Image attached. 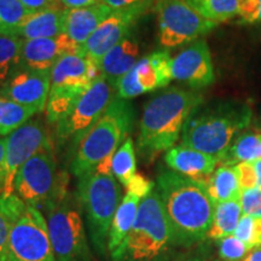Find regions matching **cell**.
Instances as JSON below:
<instances>
[{
  "label": "cell",
  "instance_id": "obj_27",
  "mask_svg": "<svg viewBox=\"0 0 261 261\" xmlns=\"http://www.w3.org/2000/svg\"><path fill=\"white\" fill-rule=\"evenodd\" d=\"M202 17L213 22L223 23L237 17L240 0H185Z\"/></svg>",
  "mask_w": 261,
  "mask_h": 261
},
{
  "label": "cell",
  "instance_id": "obj_34",
  "mask_svg": "<svg viewBox=\"0 0 261 261\" xmlns=\"http://www.w3.org/2000/svg\"><path fill=\"white\" fill-rule=\"evenodd\" d=\"M240 201L243 215L261 218V189L254 188L242 190Z\"/></svg>",
  "mask_w": 261,
  "mask_h": 261
},
{
  "label": "cell",
  "instance_id": "obj_46",
  "mask_svg": "<svg viewBox=\"0 0 261 261\" xmlns=\"http://www.w3.org/2000/svg\"><path fill=\"white\" fill-rule=\"evenodd\" d=\"M260 35H261V32H260Z\"/></svg>",
  "mask_w": 261,
  "mask_h": 261
},
{
  "label": "cell",
  "instance_id": "obj_35",
  "mask_svg": "<svg viewBox=\"0 0 261 261\" xmlns=\"http://www.w3.org/2000/svg\"><path fill=\"white\" fill-rule=\"evenodd\" d=\"M234 169H236L241 190H248V189L257 188V179L255 168H254V163H238V165L234 166Z\"/></svg>",
  "mask_w": 261,
  "mask_h": 261
},
{
  "label": "cell",
  "instance_id": "obj_2",
  "mask_svg": "<svg viewBox=\"0 0 261 261\" xmlns=\"http://www.w3.org/2000/svg\"><path fill=\"white\" fill-rule=\"evenodd\" d=\"M203 103V96L191 90L173 86L146 103L140 120L138 151L146 161L167 151L178 142L192 114Z\"/></svg>",
  "mask_w": 261,
  "mask_h": 261
},
{
  "label": "cell",
  "instance_id": "obj_31",
  "mask_svg": "<svg viewBox=\"0 0 261 261\" xmlns=\"http://www.w3.org/2000/svg\"><path fill=\"white\" fill-rule=\"evenodd\" d=\"M234 236L248 246L249 249L261 246V218L242 215L237 225Z\"/></svg>",
  "mask_w": 261,
  "mask_h": 261
},
{
  "label": "cell",
  "instance_id": "obj_42",
  "mask_svg": "<svg viewBox=\"0 0 261 261\" xmlns=\"http://www.w3.org/2000/svg\"><path fill=\"white\" fill-rule=\"evenodd\" d=\"M242 261H261V246L250 249Z\"/></svg>",
  "mask_w": 261,
  "mask_h": 261
},
{
  "label": "cell",
  "instance_id": "obj_14",
  "mask_svg": "<svg viewBox=\"0 0 261 261\" xmlns=\"http://www.w3.org/2000/svg\"><path fill=\"white\" fill-rule=\"evenodd\" d=\"M155 2L156 0H151L128 8L114 10L83 46L84 56L98 65L107 52L130 34L138 19L149 11Z\"/></svg>",
  "mask_w": 261,
  "mask_h": 261
},
{
  "label": "cell",
  "instance_id": "obj_9",
  "mask_svg": "<svg viewBox=\"0 0 261 261\" xmlns=\"http://www.w3.org/2000/svg\"><path fill=\"white\" fill-rule=\"evenodd\" d=\"M115 87L99 75L85 92L73 110L56 125V137L60 144H68L75 149L103 116L115 98Z\"/></svg>",
  "mask_w": 261,
  "mask_h": 261
},
{
  "label": "cell",
  "instance_id": "obj_40",
  "mask_svg": "<svg viewBox=\"0 0 261 261\" xmlns=\"http://www.w3.org/2000/svg\"><path fill=\"white\" fill-rule=\"evenodd\" d=\"M102 3V0H61L62 6L64 9H80L87 8V6H92Z\"/></svg>",
  "mask_w": 261,
  "mask_h": 261
},
{
  "label": "cell",
  "instance_id": "obj_23",
  "mask_svg": "<svg viewBox=\"0 0 261 261\" xmlns=\"http://www.w3.org/2000/svg\"><path fill=\"white\" fill-rule=\"evenodd\" d=\"M214 204L241 198V187L234 166L220 165L204 182Z\"/></svg>",
  "mask_w": 261,
  "mask_h": 261
},
{
  "label": "cell",
  "instance_id": "obj_22",
  "mask_svg": "<svg viewBox=\"0 0 261 261\" xmlns=\"http://www.w3.org/2000/svg\"><path fill=\"white\" fill-rule=\"evenodd\" d=\"M61 34H64V9H52L33 12L12 33V37L34 40L58 37Z\"/></svg>",
  "mask_w": 261,
  "mask_h": 261
},
{
  "label": "cell",
  "instance_id": "obj_33",
  "mask_svg": "<svg viewBox=\"0 0 261 261\" xmlns=\"http://www.w3.org/2000/svg\"><path fill=\"white\" fill-rule=\"evenodd\" d=\"M237 17L242 24L261 25V0H240Z\"/></svg>",
  "mask_w": 261,
  "mask_h": 261
},
{
  "label": "cell",
  "instance_id": "obj_10",
  "mask_svg": "<svg viewBox=\"0 0 261 261\" xmlns=\"http://www.w3.org/2000/svg\"><path fill=\"white\" fill-rule=\"evenodd\" d=\"M158 38L162 47L191 44L217 27V23L198 15L185 0H156Z\"/></svg>",
  "mask_w": 261,
  "mask_h": 261
},
{
  "label": "cell",
  "instance_id": "obj_30",
  "mask_svg": "<svg viewBox=\"0 0 261 261\" xmlns=\"http://www.w3.org/2000/svg\"><path fill=\"white\" fill-rule=\"evenodd\" d=\"M31 14L19 0H0V35H12Z\"/></svg>",
  "mask_w": 261,
  "mask_h": 261
},
{
  "label": "cell",
  "instance_id": "obj_25",
  "mask_svg": "<svg viewBox=\"0 0 261 261\" xmlns=\"http://www.w3.org/2000/svg\"><path fill=\"white\" fill-rule=\"evenodd\" d=\"M242 215L240 198L215 204L213 221L208 231L207 240L219 241L233 234Z\"/></svg>",
  "mask_w": 261,
  "mask_h": 261
},
{
  "label": "cell",
  "instance_id": "obj_20",
  "mask_svg": "<svg viewBox=\"0 0 261 261\" xmlns=\"http://www.w3.org/2000/svg\"><path fill=\"white\" fill-rule=\"evenodd\" d=\"M113 10L104 3L80 9H64V34L84 46Z\"/></svg>",
  "mask_w": 261,
  "mask_h": 261
},
{
  "label": "cell",
  "instance_id": "obj_4",
  "mask_svg": "<svg viewBox=\"0 0 261 261\" xmlns=\"http://www.w3.org/2000/svg\"><path fill=\"white\" fill-rule=\"evenodd\" d=\"M177 248L156 187L140 202L125 243L113 261H171Z\"/></svg>",
  "mask_w": 261,
  "mask_h": 261
},
{
  "label": "cell",
  "instance_id": "obj_44",
  "mask_svg": "<svg viewBox=\"0 0 261 261\" xmlns=\"http://www.w3.org/2000/svg\"><path fill=\"white\" fill-rule=\"evenodd\" d=\"M255 126H256V128H259V129L261 130V116H259V119L256 120V122H255Z\"/></svg>",
  "mask_w": 261,
  "mask_h": 261
},
{
  "label": "cell",
  "instance_id": "obj_6",
  "mask_svg": "<svg viewBox=\"0 0 261 261\" xmlns=\"http://www.w3.org/2000/svg\"><path fill=\"white\" fill-rule=\"evenodd\" d=\"M77 179L76 201L85 215L90 241L97 254L104 256L114 215L122 201L121 187L113 174L96 171Z\"/></svg>",
  "mask_w": 261,
  "mask_h": 261
},
{
  "label": "cell",
  "instance_id": "obj_41",
  "mask_svg": "<svg viewBox=\"0 0 261 261\" xmlns=\"http://www.w3.org/2000/svg\"><path fill=\"white\" fill-rule=\"evenodd\" d=\"M5 151H6V137H0V191H2L3 181H4Z\"/></svg>",
  "mask_w": 261,
  "mask_h": 261
},
{
  "label": "cell",
  "instance_id": "obj_29",
  "mask_svg": "<svg viewBox=\"0 0 261 261\" xmlns=\"http://www.w3.org/2000/svg\"><path fill=\"white\" fill-rule=\"evenodd\" d=\"M113 174L122 187L127 188L137 174L135 144L130 137L120 145L113 158Z\"/></svg>",
  "mask_w": 261,
  "mask_h": 261
},
{
  "label": "cell",
  "instance_id": "obj_24",
  "mask_svg": "<svg viewBox=\"0 0 261 261\" xmlns=\"http://www.w3.org/2000/svg\"><path fill=\"white\" fill-rule=\"evenodd\" d=\"M261 160V132L246 129L238 135L220 160L221 165L236 166L243 162H256Z\"/></svg>",
  "mask_w": 261,
  "mask_h": 261
},
{
  "label": "cell",
  "instance_id": "obj_45",
  "mask_svg": "<svg viewBox=\"0 0 261 261\" xmlns=\"http://www.w3.org/2000/svg\"><path fill=\"white\" fill-rule=\"evenodd\" d=\"M173 261H181V260H179V259H175V260H173Z\"/></svg>",
  "mask_w": 261,
  "mask_h": 261
},
{
  "label": "cell",
  "instance_id": "obj_11",
  "mask_svg": "<svg viewBox=\"0 0 261 261\" xmlns=\"http://www.w3.org/2000/svg\"><path fill=\"white\" fill-rule=\"evenodd\" d=\"M54 151L42 150L19 168L15 180V194L32 207H46L61 194Z\"/></svg>",
  "mask_w": 261,
  "mask_h": 261
},
{
  "label": "cell",
  "instance_id": "obj_26",
  "mask_svg": "<svg viewBox=\"0 0 261 261\" xmlns=\"http://www.w3.org/2000/svg\"><path fill=\"white\" fill-rule=\"evenodd\" d=\"M38 113L34 108L25 107L0 96V137H8L25 125Z\"/></svg>",
  "mask_w": 261,
  "mask_h": 261
},
{
  "label": "cell",
  "instance_id": "obj_16",
  "mask_svg": "<svg viewBox=\"0 0 261 261\" xmlns=\"http://www.w3.org/2000/svg\"><path fill=\"white\" fill-rule=\"evenodd\" d=\"M50 90L51 70H35L19 65L2 86L0 96L41 113L46 110Z\"/></svg>",
  "mask_w": 261,
  "mask_h": 261
},
{
  "label": "cell",
  "instance_id": "obj_43",
  "mask_svg": "<svg viewBox=\"0 0 261 261\" xmlns=\"http://www.w3.org/2000/svg\"><path fill=\"white\" fill-rule=\"evenodd\" d=\"M254 163V168H255V173H256V179H257V188L261 189V160L260 161L253 162Z\"/></svg>",
  "mask_w": 261,
  "mask_h": 261
},
{
  "label": "cell",
  "instance_id": "obj_12",
  "mask_svg": "<svg viewBox=\"0 0 261 261\" xmlns=\"http://www.w3.org/2000/svg\"><path fill=\"white\" fill-rule=\"evenodd\" d=\"M51 148L50 136L39 120L28 121L6 137L4 181L0 200H6L15 195V180L19 168L38 152Z\"/></svg>",
  "mask_w": 261,
  "mask_h": 261
},
{
  "label": "cell",
  "instance_id": "obj_17",
  "mask_svg": "<svg viewBox=\"0 0 261 261\" xmlns=\"http://www.w3.org/2000/svg\"><path fill=\"white\" fill-rule=\"evenodd\" d=\"M154 187L155 184L151 180L137 173L136 177L126 188L127 192L122 197V201L120 202L116 213L114 215L109 240H108V252L112 260L120 253L127 236L132 230L137 214H138L140 202Z\"/></svg>",
  "mask_w": 261,
  "mask_h": 261
},
{
  "label": "cell",
  "instance_id": "obj_13",
  "mask_svg": "<svg viewBox=\"0 0 261 261\" xmlns=\"http://www.w3.org/2000/svg\"><path fill=\"white\" fill-rule=\"evenodd\" d=\"M172 80L171 55L168 51H155L137 61L132 69L117 81L116 96L128 100L163 89Z\"/></svg>",
  "mask_w": 261,
  "mask_h": 261
},
{
  "label": "cell",
  "instance_id": "obj_21",
  "mask_svg": "<svg viewBox=\"0 0 261 261\" xmlns=\"http://www.w3.org/2000/svg\"><path fill=\"white\" fill-rule=\"evenodd\" d=\"M139 44L132 34L115 45L98 63L100 75L116 89V84L138 61Z\"/></svg>",
  "mask_w": 261,
  "mask_h": 261
},
{
  "label": "cell",
  "instance_id": "obj_1",
  "mask_svg": "<svg viewBox=\"0 0 261 261\" xmlns=\"http://www.w3.org/2000/svg\"><path fill=\"white\" fill-rule=\"evenodd\" d=\"M155 187L177 248L190 249L205 242L215 204L204 182L184 177L168 168L159 172Z\"/></svg>",
  "mask_w": 261,
  "mask_h": 261
},
{
  "label": "cell",
  "instance_id": "obj_19",
  "mask_svg": "<svg viewBox=\"0 0 261 261\" xmlns=\"http://www.w3.org/2000/svg\"><path fill=\"white\" fill-rule=\"evenodd\" d=\"M165 162L171 171L201 182L208 180L219 163L214 156L184 144L174 145L167 150Z\"/></svg>",
  "mask_w": 261,
  "mask_h": 261
},
{
  "label": "cell",
  "instance_id": "obj_5",
  "mask_svg": "<svg viewBox=\"0 0 261 261\" xmlns=\"http://www.w3.org/2000/svg\"><path fill=\"white\" fill-rule=\"evenodd\" d=\"M135 125V109L127 99L115 96L103 116L84 137L75 151L71 173L80 178L97 168L100 162L115 155L128 138Z\"/></svg>",
  "mask_w": 261,
  "mask_h": 261
},
{
  "label": "cell",
  "instance_id": "obj_37",
  "mask_svg": "<svg viewBox=\"0 0 261 261\" xmlns=\"http://www.w3.org/2000/svg\"><path fill=\"white\" fill-rule=\"evenodd\" d=\"M10 234V221L0 208V261H4Z\"/></svg>",
  "mask_w": 261,
  "mask_h": 261
},
{
  "label": "cell",
  "instance_id": "obj_39",
  "mask_svg": "<svg viewBox=\"0 0 261 261\" xmlns=\"http://www.w3.org/2000/svg\"><path fill=\"white\" fill-rule=\"evenodd\" d=\"M145 2H151V0H102L107 6H109L110 9L113 10H119L123 8H128V6L142 4V3Z\"/></svg>",
  "mask_w": 261,
  "mask_h": 261
},
{
  "label": "cell",
  "instance_id": "obj_18",
  "mask_svg": "<svg viewBox=\"0 0 261 261\" xmlns=\"http://www.w3.org/2000/svg\"><path fill=\"white\" fill-rule=\"evenodd\" d=\"M83 55V46L65 34L54 38L23 40L21 65L35 70H51L52 67L67 55Z\"/></svg>",
  "mask_w": 261,
  "mask_h": 261
},
{
  "label": "cell",
  "instance_id": "obj_32",
  "mask_svg": "<svg viewBox=\"0 0 261 261\" xmlns=\"http://www.w3.org/2000/svg\"><path fill=\"white\" fill-rule=\"evenodd\" d=\"M218 256L221 261H242L249 252V248L244 242L234 236H227L215 241Z\"/></svg>",
  "mask_w": 261,
  "mask_h": 261
},
{
  "label": "cell",
  "instance_id": "obj_36",
  "mask_svg": "<svg viewBox=\"0 0 261 261\" xmlns=\"http://www.w3.org/2000/svg\"><path fill=\"white\" fill-rule=\"evenodd\" d=\"M25 9L32 12L44 11V10L62 9L61 0H19Z\"/></svg>",
  "mask_w": 261,
  "mask_h": 261
},
{
  "label": "cell",
  "instance_id": "obj_28",
  "mask_svg": "<svg viewBox=\"0 0 261 261\" xmlns=\"http://www.w3.org/2000/svg\"><path fill=\"white\" fill-rule=\"evenodd\" d=\"M23 39L0 35V85H4L21 65Z\"/></svg>",
  "mask_w": 261,
  "mask_h": 261
},
{
  "label": "cell",
  "instance_id": "obj_7",
  "mask_svg": "<svg viewBox=\"0 0 261 261\" xmlns=\"http://www.w3.org/2000/svg\"><path fill=\"white\" fill-rule=\"evenodd\" d=\"M0 208L10 221L4 261H56L46 219L38 208L25 204L16 194L0 200Z\"/></svg>",
  "mask_w": 261,
  "mask_h": 261
},
{
  "label": "cell",
  "instance_id": "obj_3",
  "mask_svg": "<svg viewBox=\"0 0 261 261\" xmlns=\"http://www.w3.org/2000/svg\"><path fill=\"white\" fill-rule=\"evenodd\" d=\"M253 110L241 100H218L198 108L185 123L181 144L220 161L234 138L250 126Z\"/></svg>",
  "mask_w": 261,
  "mask_h": 261
},
{
  "label": "cell",
  "instance_id": "obj_8",
  "mask_svg": "<svg viewBox=\"0 0 261 261\" xmlns=\"http://www.w3.org/2000/svg\"><path fill=\"white\" fill-rule=\"evenodd\" d=\"M46 223L56 261H92L84 221L63 191L46 207Z\"/></svg>",
  "mask_w": 261,
  "mask_h": 261
},
{
  "label": "cell",
  "instance_id": "obj_15",
  "mask_svg": "<svg viewBox=\"0 0 261 261\" xmlns=\"http://www.w3.org/2000/svg\"><path fill=\"white\" fill-rule=\"evenodd\" d=\"M172 76L194 90L204 89L214 83V65L204 39L191 42L172 58Z\"/></svg>",
  "mask_w": 261,
  "mask_h": 261
},
{
  "label": "cell",
  "instance_id": "obj_38",
  "mask_svg": "<svg viewBox=\"0 0 261 261\" xmlns=\"http://www.w3.org/2000/svg\"><path fill=\"white\" fill-rule=\"evenodd\" d=\"M210 248L207 246H197V249L195 250L194 253L190 254V255L182 257L181 261H220L218 260L217 257L213 256V254L210 252Z\"/></svg>",
  "mask_w": 261,
  "mask_h": 261
}]
</instances>
